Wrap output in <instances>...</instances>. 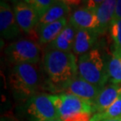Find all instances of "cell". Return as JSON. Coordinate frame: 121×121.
Here are the masks:
<instances>
[{
    "label": "cell",
    "mask_w": 121,
    "mask_h": 121,
    "mask_svg": "<svg viewBox=\"0 0 121 121\" xmlns=\"http://www.w3.org/2000/svg\"><path fill=\"white\" fill-rule=\"evenodd\" d=\"M110 35L114 44L121 47V19L112 21L110 26Z\"/></svg>",
    "instance_id": "cell-20"
},
{
    "label": "cell",
    "mask_w": 121,
    "mask_h": 121,
    "mask_svg": "<svg viewBox=\"0 0 121 121\" xmlns=\"http://www.w3.org/2000/svg\"><path fill=\"white\" fill-rule=\"evenodd\" d=\"M121 117V94L118 99L108 108L105 112L101 113H95L94 117L97 121H102L105 120L114 119Z\"/></svg>",
    "instance_id": "cell-18"
},
{
    "label": "cell",
    "mask_w": 121,
    "mask_h": 121,
    "mask_svg": "<svg viewBox=\"0 0 121 121\" xmlns=\"http://www.w3.org/2000/svg\"><path fill=\"white\" fill-rule=\"evenodd\" d=\"M0 32L6 39H13L18 37L21 32L15 19L13 8L5 1L0 2Z\"/></svg>",
    "instance_id": "cell-8"
},
{
    "label": "cell",
    "mask_w": 121,
    "mask_h": 121,
    "mask_svg": "<svg viewBox=\"0 0 121 121\" xmlns=\"http://www.w3.org/2000/svg\"><path fill=\"white\" fill-rule=\"evenodd\" d=\"M117 1L105 0L96 9V15L99 25V35H104L112 25L114 19Z\"/></svg>",
    "instance_id": "cell-13"
},
{
    "label": "cell",
    "mask_w": 121,
    "mask_h": 121,
    "mask_svg": "<svg viewBox=\"0 0 121 121\" xmlns=\"http://www.w3.org/2000/svg\"><path fill=\"white\" fill-rule=\"evenodd\" d=\"M76 32L77 28L70 22H68L59 35L51 43L47 45V47L62 52H72Z\"/></svg>",
    "instance_id": "cell-14"
},
{
    "label": "cell",
    "mask_w": 121,
    "mask_h": 121,
    "mask_svg": "<svg viewBox=\"0 0 121 121\" xmlns=\"http://www.w3.org/2000/svg\"><path fill=\"white\" fill-rule=\"evenodd\" d=\"M102 121H121V117H117V118H114V119L105 120H102Z\"/></svg>",
    "instance_id": "cell-22"
},
{
    "label": "cell",
    "mask_w": 121,
    "mask_h": 121,
    "mask_svg": "<svg viewBox=\"0 0 121 121\" xmlns=\"http://www.w3.org/2000/svg\"><path fill=\"white\" fill-rule=\"evenodd\" d=\"M13 11L20 29L30 33L36 28L40 17L26 1L13 2Z\"/></svg>",
    "instance_id": "cell-7"
},
{
    "label": "cell",
    "mask_w": 121,
    "mask_h": 121,
    "mask_svg": "<svg viewBox=\"0 0 121 121\" xmlns=\"http://www.w3.org/2000/svg\"><path fill=\"white\" fill-rule=\"evenodd\" d=\"M43 66L51 86L57 91H63L79 76L77 60L72 52H62L47 47Z\"/></svg>",
    "instance_id": "cell-1"
},
{
    "label": "cell",
    "mask_w": 121,
    "mask_h": 121,
    "mask_svg": "<svg viewBox=\"0 0 121 121\" xmlns=\"http://www.w3.org/2000/svg\"><path fill=\"white\" fill-rule=\"evenodd\" d=\"M121 94L120 84H111L105 86L98 94V98L94 101L95 113L103 112L109 108Z\"/></svg>",
    "instance_id": "cell-11"
},
{
    "label": "cell",
    "mask_w": 121,
    "mask_h": 121,
    "mask_svg": "<svg viewBox=\"0 0 121 121\" xmlns=\"http://www.w3.org/2000/svg\"><path fill=\"white\" fill-rule=\"evenodd\" d=\"M101 90L102 88L88 83L87 81L84 80L78 76L64 89L63 91L64 93L72 94L78 98L94 102Z\"/></svg>",
    "instance_id": "cell-10"
},
{
    "label": "cell",
    "mask_w": 121,
    "mask_h": 121,
    "mask_svg": "<svg viewBox=\"0 0 121 121\" xmlns=\"http://www.w3.org/2000/svg\"><path fill=\"white\" fill-rule=\"evenodd\" d=\"M98 32L86 29H77L76 39L72 48V51L75 55H83L90 51L98 41Z\"/></svg>",
    "instance_id": "cell-12"
},
{
    "label": "cell",
    "mask_w": 121,
    "mask_h": 121,
    "mask_svg": "<svg viewBox=\"0 0 121 121\" xmlns=\"http://www.w3.org/2000/svg\"><path fill=\"white\" fill-rule=\"evenodd\" d=\"M25 112L29 121H51L59 119L50 94H35L26 101Z\"/></svg>",
    "instance_id": "cell-6"
},
{
    "label": "cell",
    "mask_w": 121,
    "mask_h": 121,
    "mask_svg": "<svg viewBox=\"0 0 121 121\" xmlns=\"http://www.w3.org/2000/svg\"><path fill=\"white\" fill-rule=\"evenodd\" d=\"M108 72L112 84L121 83V47L116 44L112 47L108 61Z\"/></svg>",
    "instance_id": "cell-17"
},
{
    "label": "cell",
    "mask_w": 121,
    "mask_h": 121,
    "mask_svg": "<svg viewBox=\"0 0 121 121\" xmlns=\"http://www.w3.org/2000/svg\"><path fill=\"white\" fill-rule=\"evenodd\" d=\"M41 17L54 3V0H26Z\"/></svg>",
    "instance_id": "cell-19"
},
{
    "label": "cell",
    "mask_w": 121,
    "mask_h": 121,
    "mask_svg": "<svg viewBox=\"0 0 121 121\" xmlns=\"http://www.w3.org/2000/svg\"><path fill=\"white\" fill-rule=\"evenodd\" d=\"M51 121H61L60 119H57V120H51Z\"/></svg>",
    "instance_id": "cell-24"
},
{
    "label": "cell",
    "mask_w": 121,
    "mask_h": 121,
    "mask_svg": "<svg viewBox=\"0 0 121 121\" xmlns=\"http://www.w3.org/2000/svg\"><path fill=\"white\" fill-rule=\"evenodd\" d=\"M91 121H97L95 118L94 117V116H93V117H92V119H91Z\"/></svg>",
    "instance_id": "cell-23"
},
{
    "label": "cell",
    "mask_w": 121,
    "mask_h": 121,
    "mask_svg": "<svg viewBox=\"0 0 121 121\" xmlns=\"http://www.w3.org/2000/svg\"><path fill=\"white\" fill-rule=\"evenodd\" d=\"M68 22L69 21H68L67 17H65L56 22L49 24V25H44L40 28H37L36 32H37L39 43L43 45H49L50 43H51L59 35V34L64 29Z\"/></svg>",
    "instance_id": "cell-16"
},
{
    "label": "cell",
    "mask_w": 121,
    "mask_h": 121,
    "mask_svg": "<svg viewBox=\"0 0 121 121\" xmlns=\"http://www.w3.org/2000/svg\"><path fill=\"white\" fill-rule=\"evenodd\" d=\"M61 121H91L95 114L93 101L72 94H50Z\"/></svg>",
    "instance_id": "cell-2"
},
{
    "label": "cell",
    "mask_w": 121,
    "mask_h": 121,
    "mask_svg": "<svg viewBox=\"0 0 121 121\" xmlns=\"http://www.w3.org/2000/svg\"><path fill=\"white\" fill-rule=\"evenodd\" d=\"M121 19V0H117V6L115 9V14H114V19L113 21H118Z\"/></svg>",
    "instance_id": "cell-21"
},
{
    "label": "cell",
    "mask_w": 121,
    "mask_h": 121,
    "mask_svg": "<svg viewBox=\"0 0 121 121\" xmlns=\"http://www.w3.org/2000/svg\"><path fill=\"white\" fill-rule=\"evenodd\" d=\"M9 82L16 98L28 100L37 94L40 85L39 72L35 65H15L11 69Z\"/></svg>",
    "instance_id": "cell-4"
},
{
    "label": "cell",
    "mask_w": 121,
    "mask_h": 121,
    "mask_svg": "<svg viewBox=\"0 0 121 121\" xmlns=\"http://www.w3.org/2000/svg\"><path fill=\"white\" fill-rule=\"evenodd\" d=\"M78 73L84 80L93 85L103 88L109 79L108 62L105 56L97 47L79 56L77 60Z\"/></svg>",
    "instance_id": "cell-3"
},
{
    "label": "cell",
    "mask_w": 121,
    "mask_h": 121,
    "mask_svg": "<svg viewBox=\"0 0 121 121\" xmlns=\"http://www.w3.org/2000/svg\"><path fill=\"white\" fill-rule=\"evenodd\" d=\"M5 54L9 62L15 65H35L39 61L41 50L39 45L32 40L22 39L7 46Z\"/></svg>",
    "instance_id": "cell-5"
},
{
    "label": "cell",
    "mask_w": 121,
    "mask_h": 121,
    "mask_svg": "<svg viewBox=\"0 0 121 121\" xmlns=\"http://www.w3.org/2000/svg\"><path fill=\"white\" fill-rule=\"evenodd\" d=\"M70 9L71 8L68 2L55 1L54 3L50 7V9L40 17L37 28L43 27L66 17L70 12Z\"/></svg>",
    "instance_id": "cell-15"
},
{
    "label": "cell",
    "mask_w": 121,
    "mask_h": 121,
    "mask_svg": "<svg viewBox=\"0 0 121 121\" xmlns=\"http://www.w3.org/2000/svg\"><path fill=\"white\" fill-rule=\"evenodd\" d=\"M77 29L94 31L99 34V25L96 10L84 6L75 9L69 20Z\"/></svg>",
    "instance_id": "cell-9"
}]
</instances>
